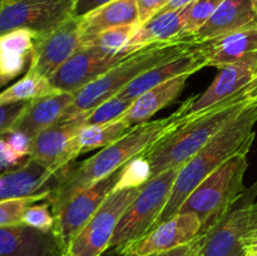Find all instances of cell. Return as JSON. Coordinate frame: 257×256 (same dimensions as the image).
I'll return each instance as SVG.
<instances>
[{"label": "cell", "mask_w": 257, "mask_h": 256, "mask_svg": "<svg viewBox=\"0 0 257 256\" xmlns=\"http://www.w3.org/2000/svg\"><path fill=\"white\" fill-rule=\"evenodd\" d=\"M191 75L192 74L176 77L141 94L137 99L133 100L131 108L122 115L120 119L124 120L131 128L141 123L148 122L150 118H152L158 110L173 102L182 93Z\"/></svg>", "instance_id": "obj_24"}, {"label": "cell", "mask_w": 257, "mask_h": 256, "mask_svg": "<svg viewBox=\"0 0 257 256\" xmlns=\"http://www.w3.org/2000/svg\"><path fill=\"white\" fill-rule=\"evenodd\" d=\"M82 47L80 18L72 17L35 43L28 72L50 80L54 73Z\"/></svg>", "instance_id": "obj_11"}, {"label": "cell", "mask_w": 257, "mask_h": 256, "mask_svg": "<svg viewBox=\"0 0 257 256\" xmlns=\"http://www.w3.org/2000/svg\"><path fill=\"white\" fill-rule=\"evenodd\" d=\"M253 84L237 94L221 100L200 114L186 118L180 127L143 153L151 163V178L167 170L181 168L201 148L205 147L228 122L255 100L251 95Z\"/></svg>", "instance_id": "obj_2"}, {"label": "cell", "mask_w": 257, "mask_h": 256, "mask_svg": "<svg viewBox=\"0 0 257 256\" xmlns=\"http://www.w3.org/2000/svg\"><path fill=\"white\" fill-rule=\"evenodd\" d=\"M5 141L10 145V147L14 150V152L24 160L25 157H29L30 147H32V138L25 133L19 132V131H9L2 136Z\"/></svg>", "instance_id": "obj_35"}, {"label": "cell", "mask_w": 257, "mask_h": 256, "mask_svg": "<svg viewBox=\"0 0 257 256\" xmlns=\"http://www.w3.org/2000/svg\"><path fill=\"white\" fill-rule=\"evenodd\" d=\"M250 150L241 151L202 181L186 198L178 212H193L202 222V232L222 217L245 192L243 178Z\"/></svg>", "instance_id": "obj_5"}, {"label": "cell", "mask_w": 257, "mask_h": 256, "mask_svg": "<svg viewBox=\"0 0 257 256\" xmlns=\"http://www.w3.org/2000/svg\"><path fill=\"white\" fill-rule=\"evenodd\" d=\"M152 177L150 161L145 155H140L125 163L120 171V176L113 191L141 188Z\"/></svg>", "instance_id": "obj_29"}, {"label": "cell", "mask_w": 257, "mask_h": 256, "mask_svg": "<svg viewBox=\"0 0 257 256\" xmlns=\"http://www.w3.org/2000/svg\"><path fill=\"white\" fill-rule=\"evenodd\" d=\"M30 100L0 104V137L9 132Z\"/></svg>", "instance_id": "obj_34"}, {"label": "cell", "mask_w": 257, "mask_h": 256, "mask_svg": "<svg viewBox=\"0 0 257 256\" xmlns=\"http://www.w3.org/2000/svg\"><path fill=\"white\" fill-rule=\"evenodd\" d=\"M131 130L123 119L105 124H85L70 141L67 150V163H75V160L82 153L95 148H104L119 140Z\"/></svg>", "instance_id": "obj_26"}, {"label": "cell", "mask_w": 257, "mask_h": 256, "mask_svg": "<svg viewBox=\"0 0 257 256\" xmlns=\"http://www.w3.org/2000/svg\"><path fill=\"white\" fill-rule=\"evenodd\" d=\"M22 222L30 227L38 228L40 231H53L55 223L54 213L52 211V206L48 201L43 203H33L25 210L23 215Z\"/></svg>", "instance_id": "obj_33"}, {"label": "cell", "mask_w": 257, "mask_h": 256, "mask_svg": "<svg viewBox=\"0 0 257 256\" xmlns=\"http://www.w3.org/2000/svg\"><path fill=\"white\" fill-rule=\"evenodd\" d=\"M255 10H256V14H257V5L255 7Z\"/></svg>", "instance_id": "obj_48"}, {"label": "cell", "mask_w": 257, "mask_h": 256, "mask_svg": "<svg viewBox=\"0 0 257 256\" xmlns=\"http://www.w3.org/2000/svg\"><path fill=\"white\" fill-rule=\"evenodd\" d=\"M185 120L186 117L181 107L170 117L135 125L114 143L102 148L79 165L75 163L64 182L48 198L52 210L65 202L75 192L117 172L132 158L147 152L156 143L180 127Z\"/></svg>", "instance_id": "obj_1"}, {"label": "cell", "mask_w": 257, "mask_h": 256, "mask_svg": "<svg viewBox=\"0 0 257 256\" xmlns=\"http://www.w3.org/2000/svg\"><path fill=\"white\" fill-rule=\"evenodd\" d=\"M222 2L223 0H196L195 3H192L185 30L178 37V39H187L197 30H200L205 25V23L212 17V14Z\"/></svg>", "instance_id": "obj_31"}, {"label": "cell", "mask_w": 257, "mask_h": 256, "mask_svg": "<svg viewBox=\"0 0 257 256\" xmlns=\"http://www.w3.org/2000/svg\"><path fill=\"white\" fill-rule=\"evenodd\" d=\"M88 113L70 119H60L32 140L29 157L49 170L68 171L75 163H67L68 146L74 136L87 124Z\"/></svg>", "instance_id": "obj_16"}, {"label": "cell", "mask_w": 257, "mask_h": 256, "mask_svg": "<svg viewBox=\"0 0 257 256\" xmlns=\"http://www.w3.org/2000/svg\"><path fill=\"white\" fill-rule=\"evenodd\" d=\"M140 27L141 24H133L124 25V27L110 28V29H107L104 32L99 33L98 35H95L93 39L84 43L82 47H94L103 50V52L109 53V54L128 53L124 50L125 45H127V43L130 42V39L133 37V34L137 32Z\"/></svg>", "instance_id": "obj_28"}, {"label": "cell", "mask_w": 257, "mask_h": 256, "mask_svg": "<svg viewBox=\"0 0 257 256\" xmlns=\"http://www.w3.org/2000/svg\"><path fill=\"white\" fill-rule=\"evenodd\" d=\"M256 123L257 100H253L180 168L170 198L156 226L176 215L186 198L213 171L236 153L250 150L256 136L253 131Z\"/></svg>", "instance_id": "obj_3"}, {"label": "cell", "mask_w": 257, "mask_h": 256, "mask_svg": "<svg viewBox=\"0 0 257 256\" xmlns=\"http://www.w3.org/2000/svg\"><path fill=\"white\" fill-rule=\"evenodd\" d=\"M53 92L55 90L53 89L49 79L27 72L22 79L0 92V104L32 100Z\"/></svg>", "instance_id": "obj_27"}, {"label": "cell", "mask_w": 257, "mask_h": 256, "mask_svg": "<svg viewBox=\"0 0 257 256\" xmlns=\"http://www.w3.org/2000/svg\"><path fill=\"white\" fill-rule=\"evenodd\" d=\"M202 233V222L193 212H177L124 248L128 256H148L186 245Z\"/></svg>", "instance_id": "obj_14"}, {"label": "cell", "mask_w": 257, "mask_h": 256, "mask_svg": "<svg viewBox=\"0 0 257 256\" xmlns=\"http://www.w3.org/2000/svg\"><path fill=\"white\" fill-rule=\"evenodd\" d=\"M170 0H137L141 25L155 17Z\"/></svg>", "instance_id": "obj_37"}, {"label": "cell", "mask_w": 257, "mask_h": 256, "mask_svg": "<svg viewBox=\"0 0 257 256\" xmlns=\"http://www.w3.org/2000/svg\"><path fill=\"white\" fill-rule=\"evenodd\" d=\"M257 231V201L252 203L250 216V226H248V232Z\"/></svg>", "instance_id": "obj_42"}, {"label": "cell", "mask_w": 257, "mask_h": 256, "mask_svg": "<svg viewBox=\"0 0 257 256\" xmlns=\"http://www.w3.org/2000/svg\"><path fill=\"white\" fill-rule=\"evenodd\" d=\"M73 99L74 93L69 92H53L32 99L10 131H19L33 140L40 132L55 124Z\"/></svg>", "instance_id": "obj_19"}, {"label": "cell", "mask_w": 257, "mask_h": 256, "mask_svg": "<svg viewBox=\"0 0 257 256\" xmlns=\"http://www.w3.org/2000/svg\"><path fill=\"white\" fill-rule=\"evenodd\" d=\"M12 80H13V78H10V77H8V75H4L0 73V89H2L4 85H7L9 82H12Z\"/></svg>", "instance_id": "obj_44"}, {"label": "cell", "mask_w": 257, "mask_h": 256, "mask_svg": "<svg viewBox=\"0 0 257 256\" xmlns=\"http://www.w3.org/2000/svg\"><path fill=\"white\" fill-rule=\"evenodd\" d=\"M120 171L122 168L108 177L98 181L94 185L78 191L65 202L52 210L55 218L53 232L63 252L67 250L73 238L84 227L85 223L97 212L105 198L113 192L120 176Z\"/></svg>", "instance_id": "obj_10"}, {"label": "cell", "mask_w": 257, "mask_h": 256, "mask_svg": "<svg viewBox=\"0 0 257 256\" xmlns=\"http://www.w3.org/2000/svg\"><path fill=\"white\" fill-rule=\"evenodd\" d=\"M252 3H253V7H256V5H257V0H252Z\"/></svg>", "instance_id": "obj_46"}, {"label": "cell", "mask_w": 257, "mask_h": 256, "mask_svg": "<svg viewBox=\"0 0 257 256\" xmlns=\"http://www.w3.org/2000/svg\"><path fill=\"white\" fill-rule=\"evenodd\" d=\"M257 80V52L240 60L220 68L215 80L201 95L191 98L182 104L183 115L191 118L217 104L221 100L235 95Z\"/></svg>", "instance_id": "obj_12"}, {"label": "cell", "mask_w": 257, "mask_h": 256, "mask_svg": "<svg viewBox=\"0 0 257 256\" xmlns=\"http://www.w3.org/2000/svg\"><path fill=\"white\" fill-rule=\"evenodd\" d=\"M141 24L137 0H112L80 18L82 45L104 30Z\"/></svg>", "instance_id": "obj_22"}, {"label": "cell", "mask_w": 257, "mask_h": 256, "mask_svg": "<svg viewBox=\"0 0 257 256\" xmlns=\"http://www.w3.org/2000/svg\"><path fill=\"white\" fill-rule=\"evenodd\" d=\"M23 158H20L17 153L14 152L12 147H10L9 143L4 140L3 137H0V173L8 172V171H12L14 168L19 167L20 165H23Z\"/></svg>", "instance_id": "obj_36"}, {"label": "cell", "mask_w": 257, "mask_h": 256, "mask_svg": "<svg viewBox=\"0 0 257 256\" xmlns=\"http://www.w3.org/2000/svg\"><path fill=\"white\" fill-rule=\"evenodd\" d=\"M247 256H257V253H253V255H247Z\"/></svg>", "instance_id": "obj_47"}, {"label": "cell", "mask_w": 257, "mask_h": 256, "mask_svg": "<svg viewBox=\"0 0 257 256\" xmlns=\"http://www.w3.org/2000/svg\"><path fill=\"white\" fill-rule=\"evenodd\" d=\"M133 100L124 99L118 95H113L109 99L100 103L98 107L90 110L87 115V124H105L122 118L132 105Z\"/></svg>", "instance_id": "obj_30"}, {"label": "cell", "mask_w": 257, "mask_h": 256, "mask_svg": "<svg viewBox=\"0 0 257 256\" xmlns=\"http://www.w3.org/2000/svg\"><path fill=\"white\" fill-rule=\"evenodd\" d=\"M74 5L75 0H5L0 9V35L28 29L43 37L74 17Z\"/></svg>", "instance_id": "obj_9"}, {"label": "cell", "mask_w": 257, "mask_h": 256, "mask_svg": "<svg viewBox=\"0 0 257 256\" xmlns=\"http://www.w3.org/2000/svg\"><path fill=\"white\" fill-rule=\"evenodd\" d=\"M131 53L109 54L94 47H80L50 78L55 92L75 93L124 59Z\"/></svg>", "instance_id": "obj_13"}, {"label": "cell", "mask_w": 257, "mask_h": 256, "mask_svg": "<svg viewBox=\"0 0 257 256\" xmlns=\"http://www.w3.org/2000/svg\"><path fill=\"white\" fill-rule=\"evenodd\" d=\"M195 45L191 40L177 38L132 52L104 74L75 92L72 104L67 108L60 119H70L89 113L100 103L119 93L141 74L185 54Z\"/></svg>", "instance_id": "obj_4"}, {"label": "cell", "mask_w": 257, "mask_h": 256, "mask_svg": "<svg viewBox=\"0 0 257 256\" xmlns=\"http://www.w3.org/2000/svg\"><path fill=\"white\" fill-rule=\"evenodd\" d=\"M201 243H202V233L193 241L186 243V245L180 246V247H176L170 251H165V252L153 253V255L148 256H200Z\"/></svg>", "instance_id": "obj_38"}, {"label": "cell", "mask_w": 257, "mask_h": 256, "mask_svg": "<svg viewBox=\"0 0 257 256\" xmlns=\"http://www.w3.org/2000/svg\"><path fill=\"white\" fill-rule=\"evenodd\" d=\"M246 256L257 253V231L248 232L245 237Z\"/></svg>", "instance_id": "obj_41"}, {"label": "cell", "mask_w": 257, "mask_h": 256, "mask_svg": "<svg viewBox=\"0 0 257 256\" xmlns=\"http://www.w3.org/2000/svg\"><path fill=\"white\" fill-rule=\"evenodd\" d=\"M70 170L55 172L29 157L19 167L0 173V200L40 195H47L49 198L64 182Z\"/></svg>", "instance_id": "obj_15"}, {"label": "cell", "mask_w": 257, "mask_h": 256, "mask_svg": "<svg viewBox=\"0 0 257 256\" xmlns=\"http://www.w3.org/2000/svg\"><path fill=\"white\" fill-rule=\"evenodd\" d=\"M140 190L113 191L62 256H102L109 248L118 221L137 197Z\"/></svg>", "instance_id": "obj_7"}, {"label": "cell", "mask_w": 257, "mask_h": 256, "mask_svg": "<svg viewBox=\"0 0 257 256\" xmlns=\"http://www.w3.org/2000/svg\"><path fill=\"white\" fill-rule=\"evenodd\" d=\"M40 201H48L47 195L30 196V197L7 198L0 200V226H10L23 223L22 218L25 210L30 205Z\"/></svg>", "instance_id": "obj_32"}, {"label": "cell", "mask_w": 257, "mask_h": 256, "mask_svg": "<svg viewBox=\"0 0 257 256\" xmlns=\"http://www.w3.org/2000/svg\"><path fill=\"white\" fill-rule=\"evenodd\" d=\"M109 2H112V0H75L73 15L77 18H83L88 13L93 12L94 9H97V8L102 7V5L107 4Z\"/></svg>", "instance_id": "obj_39"}, {"label": "cell", "mask_w": 257, "mask_h": 256, "mask_svg": "<svg viewBox=\"0 0 257 256\" xmlns=\"http://www.w3.org/2000/svg\"><path fill=\"white\" fill-rule=\"evenodd\" d=\"M253 24H257V14L252 0H223L205 25L187 39L200 44Z\"/></svg>", "instance_id": "obj_20"}, {"label": "cell", "mask_w": 257, "mask_h": 256, "mask_svg": "<svg viewBox=\"0 0 257 256\" xmlns=\"http://www.w3.org/2000/svg\"><path fill=\"white\" fill-rule=\"evenodd\" d=\"M195 2L196 0H170V2H168L167 4H166L158 13H167V12H173V10L182 9V8L188 7V5H191Z\"/></svg>", "instance_id": "obj_40"}, {"label": "cell", "mask_w": 257, "mask_h": 256, "mask_svg": "<svg viewBox=\"0 0 257 256\" xmlns=\"http://www.w3.org/2000/svg\"><path fill=\"white\" fill-rule=\"evenodd\" d=\"M197 45L207 59V67L222 68L257 52V24L206 40Z\"/></svg>", "instance_id": "obj_21"}, {"label": "cell", "mask_w": 257, "mask_h": 256, "mask_svg": "<svg viewBox=\"0 0 257 256\" xmlns=\"http://www.w3.org/2000/svg\"><path fill=\"white\" fill-rule=\"evenodd\" d=\"M102 256H128L123 250L118 247H109Z\"/></svg>", "instance_id": "obj_43"}, {"label": "cell", "mask_w": 257, "mask_h": 256, "mask_svg": "<svg viewBox=\"0 0 257 256\" xmlns=\"http://www.w3.org/2000/svg\"><path fill=\"white\" fill-rule=\"evenodd\" d=\"M190 8L191 5H188L173 12L158 13L143 23L127 43L125 52H136L148 45L177 39L185 30Z\"/></svg>", "instance_id": "obj_23"}, {"label": "cell", "mask_w": 257, "mask_h": 256, "mask_svg": "<svg viewBox=\"0 0 257 256\" xmlns=\"http://www.w3.org/2000/svg\"><path fill=\"white\" fill-rule=\"evenodd\" d=\"M251 95H252L253 99L257 100V80L255 82V84H253V88H252V92H251Z\"/></svg>", "instance_id": "obj_45"}, {"label": "cell", "mask_w": 257, "mask_h": 256, "mask_svg": "<svg viewBox=\"0 0 257 256\" xmlns=\"http://www.w3.org/2000/svg\"><path fill=\"white\" fill-rule=\"evenodd\" d=\"M180 168H172L151 178L124 211L115 227L109 247L124 250L156 226L172 192Z\"/></svg>", "instance_id": "obj_6"}, {"label": "cell", "mask_w": 257, "mask_h": 256, "mask_svg": "<svg viewBox=\"0 0 257 256\" xmlns=\"http://www.w3.org/2000/svg\"><path fill=\"white\" fill-rule=\"evenodd\" d=\"M256 196L257 180L222 217L203 231L200 256H246L245 237Z\"/></svg>", "instance_id": "obj_8"}, {"label": "cell", "mask_w": 257, "mask_h": 256, "mask_svg": "<svg viewBox=\"0 0 257 256\" xmlns=\"http://www.w3.org/2000/svg\"><path fill=\"white\" fill-rule=\"evenodd\" d=\"M205 67H207V59L200 47L196 44L192 49L186 52L185 54L173 58V59L162 63L153 69L141 74L115 95L124 98V99L135 100L141 94L162 84V83L168 82V80L183 74H193Z\"/></svg>", "instance_id": "obj_17"}, {"label": "cell", "mask_w": 257, "mask_h": 256, "mask_svg": "<svg viewBox=\"0 0 257 256\" xmlns=\"http://www.w3.org/2000/svg\"><path fill=\"white\" fill-rule=\"evenodd\" d=\"M53 231H40L25 223L0 226V256H62Z\"/></svg>", "instance_id": "obj_18"}, {"label": "cell", "mask_w": 257, "mask_h": 256, "mask_svg": "<svg viewBox=\"0 0 257 256\" xmlns=\"http://www.w3.org/2000/svg\"><path fill=\"white\" fill-rule=\"evenodd\" d=\"M38 35L28 29H17L0 35V73L13 78L30 63Z\"/></svg>", "instance_id": "obj_25"}]
</instances>
